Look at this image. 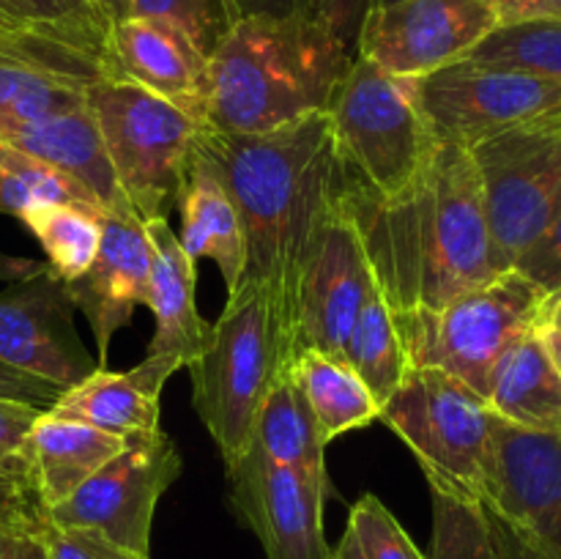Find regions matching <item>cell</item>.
I'll return each instance as SVG.
<instances>
[{"label":"cell","mask_w":561,"mask_h":559,"mask_svg":"<svg viewBox=\"0 0 561 559\" xmlns=\"http://www.w3.org/2000/svg\"><path fill=\"white\" fill-rule=\"evenodd\" d=\"M373 277L392 312L433 310L504 272L469 148L438 140L422 173L392 197L345 186Z\"/></svg>","instance_id":"cell-1"},{"label":"cell","mask_w":561,"mask_h":559,"mask_svg":"<svg viewBox=\"0 0 561 559\" xmlns=\"http://www.w3.org/2000/svg\"><path fill=\"white\" fill-rule=\"evenodd\" d=\"M195 157L214 170L241 217L247 269L277 296L294 343V305L301 266L318 230L340 208L348 186L327 113L257 135L203 129Z\"/></svg>","instance_id":"cell-2"},{"label":"cell","mask_w":561,"mask_h":559,"mask_svg":"<svg viewBox=\"0 0 561 559\" xmlns=\"http://www.w3.org/2000/svg\"><path fill=\"white\" fill-rule=\"evenodd\" d=\"M351 64L316 11L236 22L208 55L206 129L257 135L327 113Z\"/></svg>","instance_id":"cell-3"},{"label":"cell","mask_w":561,"mask_h":559,"mask_svg":"<svg viewBox=\"0 0 561 559\" xmlns=\"http://www.w3.org/2000/svg\"><path fill=\"white\" fill-rule=\"evenodd\" d=\"M290 362L294 343L272 285L241 280L211 323L206 349L186 365L192 403L228 469L252 447L263 400Z\"/></svg>","instance_id":"cell-4"},{"label":"cell","mask_w":561,"mask_h":559,"mask_svg":"<svg viewBox=\"0 0 561 559\" xmlns=\"http://www.w3.org/2000/svg\"><path fill=\"white\" fill-rule=\"evenodd\" d=\"M351 186L392 197L411 184L438 146L420 104L416 77H400L356 55L327 110Z\"/></svg>","instance_id":"cell-5"},{"label":"cell","mask_w":561,"mask_h":559,"mask_svg":"<svg viewBox=\"0 0 561 559\" xmlns=\"http://www.w3.org/2000/svg\"><path fill=\"white\" fill-rule=\"evenodd\" d=\"M548 294L518 269L433 307L394 312L411 367H438L485 398L496 362L535 332L546 316Z\"/></svg>","instance_id":"cell-6"},{"label":"cell","mask_w":561,"mask_h":559,"mask_svg":"<svg viewBox=\"0 0 561 559\" xmlns=\"http://www.w3.org/2000/svg\"><path fill=\"white\" fill-rule=\"evenodd\" d=\"M378 420L411 449L433 493L482 504L496 425L482 395L438 367H409Z\"/></svg>","instance_id":"cell-7"},{"label":"cell","mask_w":561,"mask_h":559,"mask_svg":"<svg viewBox=\"0 0 561 559\" xmlns=\"http://www.w3.org/2000/svg\"><path fill=\"white\" fill-rule=\"evenodd\" d=\"M85 99L129 208L142 223L164 217V206L175 203L190 175L206 126L135 82L99 80L88 85Z\"/></svg>","instance_id":"cell-8"},{"label":"cell","mask_w":561,"mask_h":559,"mask_svg":"<svg viewBox=\"0 0 561 559\" xmlns=\"http://www.w3.org/2000/svg\"><path fill=\"white\" fill-rule=\"evenodd\" d=\"M469 151L482 179L493 250L507 272L561 212V135L548 115Z\"/></svg>","instance_id":"cell-9"},{"label":"cell","mask_w":561,"mask_h":559,"mask_svg":"<svg viewBox=\"0 0 561 559\" xmlns=\"http://www.w3.org/2000/svg\"><path fill=\"white\" fill-rule=\"evenodd\" d=\"M179 475L181 455L168 433L129 436L113 460L88 477L69 499L49 507V524L60 529H96L151 559L153 513Z\"/></svg>","instance_id":"cell-10"},{"label":"cell","mask_w":561,"mask_h":559,"mask_svg":"<svg viewBox=\"0 0 561 559\" xmlns=\"http://www.w3.org/2000/svg\"><path fill=\"white\" fill-rule=\"evenodd\" d=\"M416 85L433 135L463 148L561 113V82L469 58L416 77Z\"/></svg>","instance_id":"cell-11"},{"label":"cell","mask_w":561,"mask_h":559,"mask_svg":"<svg viewBox=\"0 0 561 559\" xmlns=\"http://www.w3.org/2000/svg\"><path fill=\"white\" fill-rule=\"evenodd\" d=\"M502 25V0H392L373 5L356 55L400 77L466 60Z\"/></svg>","instance_id":"cell-12"},{"label":"cell","mask_w":561,"mask_h":559,"mask_svg":"<svg viewBox=\"0 0 561 559\" xmlns=\"http://www.w3.org/2000/svg\"><path fill=\"white\" fill-rule=\"evenodd\" d=\"M376 290L359 228L340 203L318 230L301 266L294 305V356L305 349L343 356L345 340Z\"/></svg>","instance_id":"cell-13"},{"label":"cell","mask_w":561,"mask_h":559,"mask_svg":"<svg viewBox=\"0 0 561 559\" xmlns=\"http://www.w3.org/2000/svg\"><path fill=\"white\" fill-rule=\"evenodd\" d=\"M230 504L266 559H334L327 540L329 477L272 464L255 447L228 469Z\"/></svg>","instance_id":"cell-14"},{"label":"cell","mask_w":561,"mask_h":559,"mask_svg":"<svg viewBox=\"0 0 561 559\" xmlns=\"http://www.w3.org/2000/svg\"><path fill=\"white\" fill-rule=\"evenodd\" d=\"M75 301L69 285L49 266L0 290V362L55 384L75 387L91 376L99 362L75 329Z\"/></svg>","instance_id":"cell-15"},{"label":"cell","mask_w":561,"mask_h":559,"mask_svg":"<svg viewBox=\"0 0 561 559\" xmlns=\"http://www.w3.org/2000/svg\"><path fill=\"white\" fill-rule=\"evenodd\" d=\"M482 507L561 551V433L526 431L496 417Z\"/></svg>","instance_id":"cell-16"},{"label":"cell","mask_w":561,"mask_h":559,"mask_svg":"<svg viewBox=\"0 0 561 559\" xmlns=\"http://www.w3.org/2000/svg\"><path fill=\"white\" fill-rule=\"evenodd\" d=\"M102 239L88 272L71 280L69 294L85 316L99 349V367H107L110 343L129 327L137 305L148 301L151 280V241L146 223L129 206L104 208L99 214Z\"/></svg>","instance_id":"cell-17"},{"label":"cell","mask_w":561,"mask_h":559,"mask_svg":"<svg viewBox=\"0 0 561 559\" xmlns=\"http://www.w3.org/2000/svg\"><path fill=\"white\" fill-rule=\"evenodd\" d=\"M110 80L135 82L203 126V91L208 58L179 27L142 16H121L110 31Z\"/></svg>","instance_id":"cell-18"},{"label":"cell","mask_w":561,"mask_h":559,"mask_svg":"<svg viewBox=\"0 0 561 559\" xmlns=\"http://www.w3.org/2000/svg\"><path fill=\"white\" fill-rule=\"evenodd\" d=\"M184 367L179 356L148 354L140 365L126 373H113L96 367L91 376L64 389L55 400V417L85 422L99 431L118 433V436H148L162 431L159 427V398L170 376Z\"/></svg>","instance_id":"cell-19"},{"label":"cell","mask_w":561,"mask_h":559,"mask_svg":"<svg viewBox=\"0 0 561 559\" xmlns=\"http://www.w3.org/2000/svg\"><path fill=\"white\" fill-rule=\"evenodd\" d=\"M151 241V280L148 301L153 312V334L148 340V354L179 356L190 365L211 338V323L197 310V263L181 250L179 236L170 230L164 217L146 223Z\"/></svg>","instance_id":"cell-20"},{"label":"cell","mask_w":561,"mask_h":559,"mask_svg":"<svg viewBox=\"0 0 561 559\" xmlns=\"http://www.w3.org/2000/svg\"><path fill=\"white\" fill-rule=\"evenodd\" d=\"M0 142H9V146L20 148V151L31 153V157L42 159V162L53 164L75 181H80L96 197L102 212L104 208L129 206L113 173L104 137L99 132L91 107H88V99L82 107L9 132L5 137H0Z\"/></svg>","instance_id":"cell-21"},{"label":"cell","mask_w":561,"mask_h":559,"mask_svg":"<svg viewBox=\"0 0 561 559\" xmlns=\"http://www.w3.org/2000/svg\"><path fill=\"white\" fill-rule=\"evenodd\" d=\"M175 206L181 214V250L195 263L201 258L217 263L230 294L247 269L244 228L228 190L201 157L192 159L190 175L175 197Z\"/></svg>","instance_id":"cell-22"},{"label":"cell","mask_w":561,"mask_h":559,"mask_svg":"<svg viewBox=\"0 0 561 559\" xmlns=\"http://www.w3.org/2000/svg\"><path fill=\"white\" fill-rule=\"evenodd\" d=\"M126 442L129 438L118 433L99 431L85 422L64 420L53 411H42L27 433V449L47 513L49 507L69 499L107 460H113L126 447Z\"/></svg>","instance_id":"cell-23"},{"label":"cell","mask_w":561,"mask_h":559,"mask_svg":"<svg viewBox=\"0 0 561 559\" xmlns=\"http://www.w3.org/2000/svg\"><path fill=\"white\" fill-rule=\"evenodd\" d=\"M485 400L493 414L513 425L561 433V376L548 360L537 329L496 362Z\"/></svg>","instance_id":"cell-24"},{"label":"cell","mask_w":561,"mask_h":559,"mask_svg":"<svg viewBox=\"0 0 561 559\" xmlns=\"http://www.w3.org/2000/svg\"><path fill=\"white\" fill-rule=\"evenodd\" d=\"M42 409L0 398V535L44 537L49 529L47 504L36 486L27 433Z\"/></svg>","instance_id":"cell-25"},{"label":"cell","mask_w":561,"mask_h":559,"mask_svg":"<svg viewBox=\"0 0 561 559\" xmlns=\"http://www.w3.org/2000/svg\"><path fill=\"white\" fill-rule=\"evenodd\" d=\"M252 447L272 464L290 466L312 477H329L327 442L290 367L263 400Z\"/></svg>","instance_id":"cell-26"},{"label":"cell","mask_w":561,"mask_h":559,"mask_svg":"<svg viewBox=\"0 0 561 559\" xmlns=\"http://www.w3.org/2000/svg\"><path fill=\"white\" fill-rule=\"evenodd\" d=\"M290 373L305 392L327 444L343 433L370 425L381 414L378 400L343 356L305 349L290 362Z\"/></svg>","instance_id":"cell-27"},{"label":"cell","mask_w":561,"mask_h":559,"mask_svg":"<svg viewBox=\"0 0 561 559\" xmlns=\"http://www.w3.org/2000/svg\"><path fill=\"white\" fill-rule=\"evenodd\" d=\"M88 82L0 55V137L85 104Z\"/></svg>","instance_id":"cell-28"},{"label":"cell","mask_w":561,"mask_h":559,"mask_svg":"<svg viewBox=\"0 0 561 559\" xmlns=\"http://www.w3.org/2000/svg\"><path fill=\"white\" fill-rule=\"evenodd\" d=\"M343 360L356 370V376L367 384L378 406L387 403L409 373L411 362L400 340L394 312L389 310L381 290L373 294L365 310L356 318L348 340L343 345Z\"/></svg>","instance_id":"cell-29"},{"label":"cell","mask_w":561,"mask_h":559,"mask_svg":"<svg viewBox=\"0 0 561 559\" xmlns=\"http://www.w3.org/2000/svg\"><path fill=\"white\" fill-rule=\"evenodd\" d=\"M0 16L38 36L93 55L107 66L110 80L107 55L115 20L96 0H0Z\"/></svg>","instance_id":"cell-30"},{"label":"cell","mask_w":561,"mask_h":559,"mask_svg":"<svg viewBox=\"0 0 561 559\" xmlns=\"http://www.w3.org/2000/svg\"><path fill=\"white\" fill-rule=\"evenodd\" d=\"M58 203H82L102 212L96 197L80 181L9 142H0V214L25 219L36 208Z\"/></svg>","instance_id":"cell-31"},{"label":"cell","mask_w":561,"mask_h":559,"mask_svg":"<svg viewBox=\"0 0 561 559\" xmlns=\"http://www.w3.org/2000/svg\"><path fill=\"white\" fill-rule=\"evenodd\" d=\"M99 208L82 206V203H58V206H42L27 214L22 223L31 228L47 255V266L60 280L71 283L88 272L102 239V223Z\"/></svg>","instance_id":"cell-32"},{"label":"cell","mask_w":561,"mask_h":559,"mask_svg":"<svg viewBox=\"0 0 561 559\" xmlns=\"http://www.w3.org/2000/svg\"><path fill=\"white\" fill-rule=\"evenodd\" d=\"M469 60L561 82V22H504L469 55Z\"/></svg>","instance_id":"cell-33"},{"label":"cell","mask_w":561,"mask_h":559,"mask_svg":"<svg viewBox=\"0 0 561 559\" xmlns=\"http://www.w3.org/2000/svg\"><path fill=\"white\" fill-rule=\"evenodd\" d=\"M427 559H502L488 510L480 502L433 493V537Z\"/></svg>","instance_id":"cell-34"},{"label":"cell","mask_w":561,"mask_h":559,"mask_svg":"<svg viewBox=\"0 0 561 559\" xmlns=\"http://www.w3.org/2000/svg\"><path fill=\"white\" fill-rule=\"evenodd\" d=\"M124 16H142L179 27L206 58L233 27L225 0H124Z\"/></svg>","instance_id":"cell-35"},{"label":"cell","mask_w":561,"mask_h":559,"mask_svg":"<svg viewBox=\"0 0 561 559\" xmlns=\"http://www.w3.org/2000/svg\"><path fill=\"white\" fill-rule=\"evenodd\" d=\"M345 529H351L367 559H427L376 493L356 499Z\"/></svg>","instance_id":"cell-36"},{"label":"cell","mask_w":561,"mask_h":559,"mask_svg":"<svg viewBox=\"0 0 561 559\" xmlns=\"http://www.w3.org/2000/svg\"><path fill=\"white\" fill-rule=\"evenodd\" d=\"M520 274L540 285L548 299L561 294V212L548 223V228L520 252L515 266Z\"/></svg>","instance_id":"cell-37"},{"label":"cell","mask_w":561,"mask_h":559,"mask_svg":"<svg viewBox=\"0 0 561 559\" xmlns=\"http://www.w3.org/2000/svg\"><path fill=\"white\" fill-rule=\"evenodd\" d=\"M42 540L44 548H47V559H148L118 546V543H113L96 529L49 526Z\"/></svg>","instance_id":"cell-38"},{"label":"cell","mask_w":561,"mask_h":559,"mask_svg":"<svg viewBox=\"0 0 561 559\" xmlns=\"http://www.w3.org/2000/svg\"><path fill=\"white\" fill-rule=\"evenodd\" d=\"M373 5L376 0H316V14L329 27V33L343 44L345 53L356 58L362 25Z\"/></svg>","instance_id":"cell-39"},{"label":"cell","mask_w":561,"mask_h":559,"mask_svg":"<svg viewBox=\"0 0 561 559\" xmlns=\"http://www.w3.org/2000/svg\"><path fill=\"white\" fill-rule=\"evenodd\" d=\"M60 392L64 389L55 387V384L42 381L36 376H27V373L0 362V398L22 400V403H31L36 409L49 411L55 406V400L60 398Z\"/></svg>","instance_id":"cell-40"},{"label":"cell","mask_w":561,"mask_h":559,"mask_svg":"<svg viewBox=\"0 0 561 559\" xmlns=\"http://www.w3.org/2000/svg\"><path fill=\"white\" fill-rule=\"evenodd\" d=\"M491 526H493V535H496L502 559H561V551H557V548H548L542 546V543L531 540V537L520 535V532H515L513 526L499 521L496 515H491Z\"/></svg>","instance_id":"cell-41"},{"label":"cell","mask_w":561,"mask_h":559,"mask_svg":"<svg viewBox=\"0 0 561 559\" xmlns=\"http://www.w3.org/2000/svg\"><path fill=\"white\" fill-rule=\"evenodd\" d=\"M230 20H252V16H288L296 11H316V0H225Z\"/></svg>","instance_id":"cell-42"},{"label":"cell","mask_w":561,"mask_h":559,"mask_svg":"<svg viewBox=\"0 0 561 559\" xmlns=\"http://www.w3.org/2000/svg\"><path fill=\"white\" fill-rule=\"evenodd\" d=\"M526 20L561 22V0H502V25Z\"/></svg>","instance_id":"cell-43"},{"label":"cell","mask_w":561,"mask_h":559,"mask_svg":"<svg viewBox=\"0 0 561 559\" xmlns=\"http://www.w3.org/2000/svg\"><path fill=\"white\" fill-rule=\"evenodd\" d=\"M537 338H540L548 360H551V365L557 367V373L561 376V316L559 312H546V316H542L540 327H537Z\"/></svg>","instance_id":"cell-44"},{"label":"cell","mask_w":561,"mask_h":559,"mask_svg":"<svg viewBox=\"0 0 561 559\" xmlns=\"http://www.w3.org/2000/svg\"><path fill=\"white\" fill-rule=\"evenodd\" d=\"M0 559H47L42 537H5Z\"/></svg>","instance_id":"cell-45"},{"label":"cell","mask_w":561,"mask_h":559,"mask_svg":"<svg viewBox=\"0 0 561 559\" xmlns=\"http://www.w3.org/2000/svg\"><path fill=\"white\" fill-rule=\"evenodd\" d=\"M334 559H367L365 554H362L356 537L351 535V529H345L343 537H340L337 548H334Z\"/></svg>","instance_id":"cell-46"},{"label":"cell","mask_w":561,"mask_h":559,"mask_svg":"<svg viewBox=\"0 0 561 559\" xmlns=\"http://www.w3.org/2000/svg\"><path fill=\"white\" fill-rule=\"evenodd\" d=\"M96 3L102 5L113 20H121V16H124V0H96Z\"/></svg>","instance_id":"cell-47"},{"label":"cell","mask_w":561,"mask_h":559,"mask_svg":"<svg viewBox=\"0 0 561 559\" xmlns=\"http://www.w3.org/2000/svg\"><path fill=\"white\" fill-rule=\"evenodd\" d=\"M546 312H559V316H561V294L553 296V299H548Z\"/></svg>","instance_id":"cell-48"},{"label":"cell","mask_w":561,"mask_h":559,"mask_svg":"<svg viewBox=\"0 0 561 559\" xmlns=\"http://www.w3.org/2000/svg\"><path fill=\"white\" fill-rule=\"evenodd\" d=\"M551 118H553V124H557V129H559V135H561V113H553Z\"/></svg>","instance_id":"cell-49"},{"label":"cell","mask_w":561,"mask_h":559,"mask_svg":"<svg viewBox=\"0 0 561 559\" xmlns=\"http://www.w3.org/2000/svg\"><path fill=\"white\" fill-rule=\"evenodd\" d=\"M381 3H392V0H376V5H381Z\"/></svg>","instance_id":"cell-50"},{"label":"cell","mask_w":561,"mask_h":559,"mask_svg":"<svg viewBox=\"0 0 561 559\" xmlns=\"http://www.w3.org/2000/svg\"><path fill=\"white\" fill-rule=\"evenodd\" d=\"M3 540H5V537H3V535H0V548H3Z\"/></svg>","instance_id":"cell-51"}]
</instances>
